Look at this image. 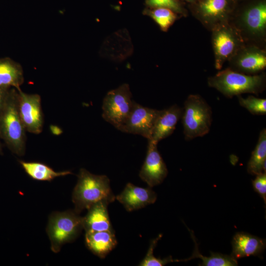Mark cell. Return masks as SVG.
Returning <instances> with one entry per match:
<instances>
[{"mask_svg": "<svg viewBox=\"0 0 266 266\" xmlns=\"http://www.w3.org/2000/svg\"><path fill=\"white\" fill-rule=\"evenodd\" d=\"M26 131L18 110V91L11 88L0 111V138L13 153L23 156L26 150Z\"/></svg>", "mask_w": 266, "mask_h": 266, "instance_id": "obj_2", "label": "cell"}, {"mask_svg": "<svg viewBox=\"0 0 266 266\" xmlns=\"http://www.w3.org/2000/svg\"><path fill=\"white\" fill-rule=\"evenodd\" d=\"M162 234H159L156 238L152 240L150 246L144 258L139 263L141 266H163L168 263L179 262L178 260L172 259L171 256H169L165 259L156 258L154 255V250L156 247L158 241L162 238Z\"/></svg>", "mask_w": 266, "mask_h": 266, "instance_id": "obj_24", "label": "cell"}, {"mask_svg": "<svg viewBox=\"0 0 266 266\" xmlns=\"http://www.w3.org/2000/svg\"><path fill=\"white\" fill-rule=\"evenodd\" d=\"M160 111L144 107L134 101L129 116L118 130L141 135L148 140Z\"/></svg>", "mask_w": 266, "mask_h": 266, "instance_id": "obj_10", "label": "cell"}, {"mask_svg": "<svg viewBox=\"0 0 266 266\" xmlns=\"http://www.w3.org/2000/svg\"><path fill=\"white\" fill-rule=\"evenodd\" d=\"M19 163L26 173L31 178L37 181H51L57 177L72 174L68 170L56 171L42 163L23 161H19Z\"/></svg>", "mask_w": 266, "mask_h": 266, "instance_id": "obj_20", "label": "cell"}, {"mask_svg": "<svg viewBox=\"0 0 266 266\" xmlns=\"http://www.w3.org/2000/svg\"><path fill=\"white\" fill-rule=\"evenodd\" d=\"M157 145L148 141L146 156L139 173L141 180L151 188L162 183L168 174Z\"/></svg>", "mask_w": 266, "mask_h": 266, "instance_id": "obj_11", "label": "cell"}, {"mask_svg": "<svg viewBox=\"0 0 266 266\" xmlns=\"http://www.w3.org/2000/svg\"><path fill=\"white\" fill-rule=\"evenodd\" d=\"M254 190L258 193L266 202V173L263 172L256 175V177L252 181Z\"/></svg>", "mask_w": 266, "mask_h": 266, "instance_id": "obj_27", "label": "cell"}, {"mask_svg": "<svg viewBox=\"0 0 266 266\" xmlns=\"http://www.w3.org/2000/svg\"><path fill=\"white\" fill-rule=\"evenodd\" d=\"M24 81L21 65L10 58L0 59V87L20 88Z\"/></svg>", "mask_w": 266, "mask_h": 266, "instance_id": "obj_19", "label": "cell"}, {"mask_svg": "<svg viewBox=\"0 0 266 266\" xmlns=\"http://www.w3.org/2000/svg\"><path fill=\"white\" fill-rule=\"evenodd\" d=\"M240 105L246 108L251 114L254 115H264L266 113V100L260 99L253 96L243 98L238 96Z\"/></svg>", "mask_w": 266, "mask_h": 266, "instance_id": "obj_25", "label": "cell"}, {"mask_svg": "<svg viewBox=\"0 0 266 266\" xmlns=\"http://www.w3.org/2000/svg\"><path fill=\"white\" fill-rule=\"evenodd\" d=\"M145 14L151 17L162 31L166 32L177 19V14L165 7L149 8L144 10Z\"/></svg>", "mask_w": 266, "mask_h": 266, "instance_id": "obj_23", "label": "cell"}, {"mask_svg": "<svg viewBox=\"0 0 266 266\" xmlns=\"http://www.w3.org/2000/svg\"><path fill=\"white\" fill-rule=\"evenodd\" d=\"M212 30L215 66L220 70L243 46V41L238 30L228 22L218 25Z\"/></svg>", "mask_w": 266, "mask_h": 266, "instance_id": "obj_7", "label": "cell"}, {"mask_svg": "<svg viewBox=\"0 0 266 266\" xmlns=\"http://www.w3.org/2000/svg\"><path fill=\"white\" fill-rule=\"evenodd\" d=\"M208 83L210 87L231 98L242 94L261 93L265 88L266 77L264 74L248 75L226 68L209 77Z\"/></svg>", "mask_w": 266, "mask_h": 266, "instance_id": "obj_3", "label": "cell"}, {"mask_svg": "<svg viewBox=\"0 0 266 266\" xmlns=\"http://www.w3.org/2000/svg\"><path fill=\"white\" fill-rule=\"evenodd\" d=\"M109 202L102 200L92 205L83 217V227L86 233L108 231L114 232L108 215Z\"/></svg>", "mask_w": 266, "mask_h": 266, "instance_id": "obj_17", "label": "cell"}, {"mask_svg": "<svg viewBox=\"0 0 266 266\" xmlns=\"http://www.w3.org/2000/svg\"><path fill=\"white\" fill-rule=\"evenodd\" d=\"M18 91V106L21 121L26 131L34 134L41 133L43 126V115L41 97L38 94H29Z\"/></svg>", "mask_w": 266, "mask_h": 266, "instance_id": "obj_9", "label": "cell"}, {"mask_svg": "<svg viewBox=\"0 0 266 266\" xmlns=\"http://www.w3.org/2000/svg\"><path fill=\"white\" fill-rule=\"evenodd\" d=\"M212 110L199 95H189L184 102L182 122L185 138L190 140L207 134L211 126Z\"/></svg>", "mask_w": 266, "mask_h": 266, "instance_id": "obj_4", "label": "cell"}, {"mask_svg": "<svg viewBox=\"0 0 266 266\" xmlns=\"http://www.w3.org/2000/svg\"><path fill=\"white\" fill-rule=\"evenodd\" d=\"M11 88L0 87V111L4 106Z\"/></svg>", "mask_w": 266, "mask_h": 266, "instance_id": "obj_28", "label": "cell"}, {"mask_svg": "<svg viewBox=\"0 0 266 266\" xmlns=\"http://www.w3.org/2000/svg\"><path fill=\"white\" fill-rule=\"evenodd\" d=\"M77 182L74 188L72 200L74 211L79 214L84 209L100 201L112 202L116 197L112 192L110 180L105 175H95L81 168L77 175Z\"/></svg>", "mask_w": 266, "mask_h": 266, "instance_id": "obj_1", "label": "cell"}, {"mask_svg": "<svg viewBox=\"0 0 266 266\" xmlns=\"http://www.w3.org/2000/svg\"><path fill=\"white\" fill-rule=\"evenodd\" d=\"M242 29L255 37L264 36L266 31V3L259 1L248 7L240 17Z\"/></svg>", "mask_w": 266, "mask_h": 266, "instance_id": "obj_14", "label": "cell"}, {"mask_svg": "<svg viewBox=\"0 0 266 266\" xmlns=\"http://www.w3.org/2000/svg\"><path fill=\"white\" fill-rule=\"evenodd\" d=\"M192 4L194 15L205 26L212 29L228 22L233 10V0H196Z\"/></svg>", "mask_w": 266, "mask_h": 266, "instance_id": "obj_8", "label": "cell"}, {"mask_svg": "<svg viewBox=\"0 0 266 266\" xmlns=\"http://www.w3.org/2000/svg\"><path fill=\"white\" fill-rule=\"evenodd\" d=\"M182 111L183 109L176 104L161 110L148 141L158 144L160 141L171 135L181 118Z\"/></svg>", "mask_w": 266, "mask_h": 266, "instance_id": "obj_15", "label": "cell"}, {"mask_svg": "<svg viewBox=\"0 0 266 266\" xmlns=\"http://www.w3.org/2000/svg\"><path fill=\"white\" fill-rule=\"evenodd\" d=\"M231 59L235 71L243 73L254 74L266 67V52L256 46H242Z\"/></svg>", "mask_w": 266, "mask_h": 266, "instance_id": "obj_12", "label": "cell"}, {"mask_svg": "<svg viewBox=\"0 0 266 266\" xmlns=\"http://www.w3.org/2000/svg\"><path fill=\"white\" fill-rule=\"evenodd\" d=\"M0 155L2 154V148L1 143L0 142Z\"/></svg>", "mask_w": 266, "mask_h": 266, "instance_id": "obj_29", "label": "cell"}, {"mask_svg": "<svg viewBox=\"0 0 266 266\" xmlns=\"http://www.w3.org/2000/svg\"><path fill=\"white\" fill-rule=\"evenodd\" d=\"M83 229V217L74 210L52 213L46 228L51 250L58 253L64 244L75 240Z\"/></svg>", "mask_w": 266, "mask_h": 266, "instance_id": "obj_5", "label": "cell"}, {"mask_svg": "<svg viewBox=\"0 0 266 266\" xmlns=\"http://www.w3.org/2000/svg\"><path fill=\"white\" fill-rule=\"evenodd\" d=\"M116 199L128 211H132L154 203L157 194L151 187L142 188L128 183Z\"/></svg>", "mask_w": 266, "mask_h": 266, "instance_id": "obj_13", "label": "cell"}, {"mask_svg": "<svg viewBox=\"0 0 266 266\" xmlns=\"http://www.w3.org/2000/svg\"><path fill=\"white\" fill-rule=\"evenodd\" d=\"M191 237L195 244L194 251L192 255L186 260H180L181 261H188L195 258H200L202 262L200 266H236L238 265L237 260L231 255L222 254L216 253H211L210 257L202 256L199 251L198 245L195 239L194 233L189 230Z\"/></svg>", "mask_w": 266, "mask_h": 266, "instance_id": "obj_22", "label": "cell"}, {"mask_svg": "<svg viewBox=\"0 0 266 266\" xmlns=\"http://www.w3.org/2000/svg\"><path fill=\"white\" fill-rule=\"evenodd\" d=\"M145 3L149 8L165 7L176 14H186L185 9L178 0H145Z\"/></svg>", "mask_w": 266, "mask_h": 266, "instance_id": "obj_26", "label": "cell"}, {"mask_svg": "<svg viewBox=\"0 0 266 266\" xmlns=\"http://www.w3.org/2000/svg\"><path fill=\"white\" fill-rule=\"evenodd\" d=\"M266 130L263 129L260 132L257 144L248 163V172L255 175L266 172Z\"/></svg>", "mask_w": 266, "mask_h": 266, "instance_id": "obj_21", "label": "cell"}, {"mask_svg": "<svg viewBox=\"0 0 266 266\" xmlns=\"http://www.w3.org/2000/svg\"><path fill=\"white\" fill-rule=\"evenodd\" d=\"M231 256L237 260L250 256H260L266 248V240L248 233H236L232 240Z\"/></svg>", "mask_w": 266, "mask_h": 266, "instance_id": "obj_16", "label": "cell"}, {"mask_svg": "<svg viewBox=\"0 0 266 266\" xmlns=\"http://www.w3.org/2000/svg\"><path fill=\"white\" fill-rule=\"evenodd\" d=\"M85 244L95 255L104 258L117 244L114 232L103 231L86 233Z\"/></svg>", "mask_w": 266, "mask_h": 266, "instance_id": "obj_18", "label": "cell"}, {"mask_svg": "<svg viewBox=\"0 0 266 266\" xmlns=\"http://www.w3.org/2000/svg\"><path fill=\"white\" fill-rule=\"evenodd\" d=\"M133 102L129 85L123 84L106 94L102 102V117L118 129L129 116Z\"/></svg>", "mask_w": 266, "mask_h": 266, "instance_id": "obj_6", "label": "cell"}, {"mask_svg": "<svg viewBox=\"0 0 266 266\" xmlns=\"http://www.w3.org/2000/svg\"><path fill=\"white\" fill-rule=\"evenodd\" d=\"M187 2L193 3L196 0H184Z\"/></svg>", "mask_w": 266, "mask_h": 266, "instance_id": "obj_30", "label": "cell"}]
</instances>
